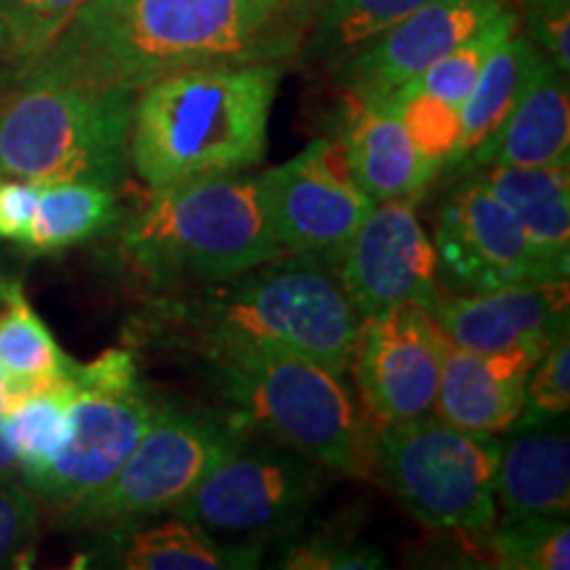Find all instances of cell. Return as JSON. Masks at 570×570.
I'll return each instance as SVG.
<instances>
[{"label":"cell","mask_w":570,"mask_h":570,"mask_svg":"<svg viewBox=\"0 0 570 570\" xmlns=\"http://www.w3.org/2000/svg\"><path fill=\"white\" fill-rule=\"evenodd\" d=\"M304 38L269 0H85L21 77L138 92L212 63L288 61Z\"/></svg>","instance_id":"cell-1"},{"label":"cell","mask_w":570,"mask_h":570,"mask_svg":"<svg viewBox=\"0 0 570 570\" xmlns=\"http://www.w3.org/2000/svg\"><path fill=\"white\" fill-rule=\"evenodd\" d=\"M360 320L336 265L281 254L230 281L161 294L142 312L140 333L198 360L291 352L344 377Z\"/></svg>","instance_id":"cell-2"},{"label":"cell","mask_w":570,"mask_h":570,"mask_svg":"<svg viewBox=\"0 0 570 570\" xmlns=\"http://www.w3.org/2000/svg\"><path fill=\"white\" fill-rule=\"evenodd\" d=\"M285 61L212 63L135 92L130 169L148 194L240 175L265 159Z\"/></svg>","instance_id":"cell-3"},{"label":"cell","mask_w":570,"mask_h":570,"mask_svg":"<svg viewBox=\"0 0 570 570\" xmlns=\"http://www.w3.org/2000/svg\"><path fill=\"white\" fill-rule=\"evenodd\" d=\"M122 252L161 294L230 281L285 254L256 177L223 175L154 190L122 230Z\"/></svg>","instance_id":"cell-4"},{"label":"cell","mask_w":570,"mask_h":570,"mask_svg":"<svg viewBox=\"0 0 570 570\" xmlns=\"http://www.w3.org/2000/svg\"><path fill=\"white\" fill-rule=\"evenodd\" d=\"M206 377L233 425L294 449L338 475L370 479L373 425L344 377L291 352L206 356Z\"/></svg>","instance_id":"cell-5"},{"label":"cell","mask_w":570,"mask_h":570,"mask_svg":"<svg viewBox=\"0 0 570 570\" xmlns=\"http://www.w3.org/2000/svg\"><path fill=\"white\" fill-rule=\"evenodd\" d=\"M135 92L27 75L0 104V175L122 188Z\"/></svg>","instance_id":"cell-6"},{"label":"cell","mask_w":570,"mask_h":570,"mask_svg":"<svg viewBox=\"0 0 570 570\" xmlns=\"http://www.w3.org/2000/svg\"><path fill=\"white\" fill-rule=\"evenodd\" d=\"M502 441L428 415L375 425L370 479L428 531L487 544L497 525V465Z\"/></svg>","instance_id":"cell-7"},{"label":"cell","mask_w":570,"mask_h":570,"mask_svg":"<svg viewBox=\"0 0 570 570\" xmlns=\"http://www.w3.org/2000/svg\"><path fill=\"white\" fill-rule=\"evenodd\" d=\"M327 475L294 449L240 428L230 452L173 510L230 544H256L302 529L327 489Z\"/></svg>","instance_id":"cell-8"},{"label":"cell","mask_w":570,"mask_h":570,"mask_svg":"<svg viewBox=\"0 0 570 570\" xmlns=\"http://www.w3.org/2000/svg\"><path fill=\"white\" fill-rule=\"evenodd\" d=\"M240 428L196 404L156 396L154 417L114 479L67 512L75 529H109L151 515H167L204 475L230 452Z\"/></svg>","instance_id":"cell-9"},{"label":"cell","mask_w":570,"mask_h":570,"mask_svg":"<svg viewBox=\"0 0 570 570\" xmlns=\"http://www.w3.org/2000/svg\"><path fill=\"white\" fill-rule=\"evenodd\" d=\"M269 227L285 254L336 265L375 202L346 173L338 140H312L302 154L256 177Z\"/></svg>","instance_id":"cell-10"},{"label":"cell","mask_w":570,"mask_h":570,"mask_svg":"<svg viewBox=\"0 0 570 570\" xmlns=\"http://www.w3.org/2000/svg\"><path fill=\"white\" fill-rule=\"evenodd\" d=\"M441 338L436 320L420 304H396L360 320L348 370L370 425L431 415L439 394Z\"/></svg>","instance_id":"cell-11"},{"label":"cell","mask_w":570,"mask_h":570,"mask_svg":"<svg viewBox=\"0 0 570 570\" xmlns=\"http://www.w3.org/2000/svg\"><path fill=\"white\" fill-rule=\"evenodd\" d=\"M433 252L441 288L452 294L562 281L541 259L515 214L475 177L441 204Z\"/></svg>","instance_id":"cell-12"},{"label":"cell","mask_w":570,"mask_h":570,"mask_svg":"<svg viewBox=\"0 0 570 570\" xmlns=\"http://www.w3.org/2000/svg\"><path fill=\"white\" fill-rule=\"evenodd\" d=\"M75 386V383H71ZM156 394L142 383L130 389H75L69 404V436L51 465L21 479L56 515L85 502L114 479L138 446L154 417Z\"/></svg>","instance_id":"cell-13"},{"label":"cell","mask_w":570,"mask_h":570,"mask_svg":"<svg viewBox=\"0 0 570 570\" xmlns=\"http://www.w3.org/2000/svg\"><path fill=\"white\" fill-rule=\"evenodd\" d=\"M336 273L360 317L396 304L431 309L441 291L439 265L415 202H377L341 252Z\"/></svg>","instance_id":"cell-14"},{"label":"cell","mask_w":570,"mask_h":570,"mask_svg":"<svg viewBox=\"0 0 570 570\" xmlns=\"http://www.w3.org/2000/svg\"><path fill=\"white\" fill-rule=\"evenodd\" d=\"M518 0H428L341 63L346 96L386 98L452 53Z\"/></svg>","instance_id":"cell-15"},{"label":"cell","mask_w":570,"mask_h":570,"mask_svg":"<svg viewBox=\"0 0 570 570\" xmlns=\"http://www.w3.org/2000/svg\"><path fill=\"white\" fill-rule=\"evenodd\" d=\"M568 281L523 283L487 294H452L441 288L431 312L441 333L470 352H544L568 327Z\"/></svg>","instance_id":"cell-16"},{"label":"cell","mask_w":570,"mask_h":570,"mask_svg":"<svg viewBox=\"0 0 570 570\" xmlns=\"http://www.w3.org/2000/svg\"><path fill=\"white\" fill-rule=\"evenodd\" d=\"M541 354L539 348L470 352L444 336L433 415L470 433L510 431L523 412L525 383Z\"/></svg>","instance_id":"cell-17"},{"label":"cell","mask_w":570,"mask_h":570,"mask_svg":"<svg viewBox=\"0 0 570 570\" xmlns=\"http://www.w3.org/2000/svg\"><path fill=\"white\" fill-rule=\"evenodd\" d=\"M544 164H570V92L568 75L541 53L529 85L504 122L452 175H473L487 167Z\"/></svg>","instance_id":"cell-18"},{"label":"cell","mask_w":570,"mask_h":570,"mask_svg":"<svg viewBox=\"0 0 570 570\" xmlns=\"http://www.w3.org/2000/svg\"><path fill=\"white\" fill-rule=\"evenodd\" d=\"M104 529L92 566L122 570H252L265 547L230 544L194 520L167 512Z\"/></svg>","instance_id":"cell-19"},{"label":"cell","mask_w":570,"mask_h":570,"mask_svg":"<svg viewBox=\"0 0 570 570\" xmlns=\"http://www.w3.org/2000/svg\"><path fill=\"white\" fill-rule=\"evenodd\" d=\"M346 173L373 202H415L431 185L389 98H346L341 132Z\"/></svg>","instance_id":"cell-20"},{"label":"cell","mask_w":570,"mask_h":570,"mask_svg":"<svg viewBox=\"0 0 570 570\" xmlns=\"http://www.w3.org/2000/svg\"><path fill=\"white\" fill-rule=\"evenodd\" d=\"M497 523L570 510V439L566 428L529 425L502 444L497 465Z\"/></svg>","instance_id":"cell-21"},{"label":"cell","mask_w":570,"mask_h":570,"mask_svg":"<svg viewBox=\"0 0 570 570\" xmlns=\"http://www.w3.org/2000/svg\"><path fill=\"white\" fill-rule=\"evenodd\" d=\"M475 180L494 194L523 227L541 259L562 281L570 273V164L487 167Z\"/></svg>","instance_id":"cell-22"},{"label":"cell","mask_w":570,"mask_h":570,"mask_svg":"<svg viewBox=\"0 0 570 570\" xmlns=\"http://www.w3.org/2000/svg\"><path fill=\"white\" fill-rule=\"evenodd\" d=\"M541 59V51L523 32H512L494 53L489 56L479 82L470 90L465 104L460 106V140L452 161L444 173L452 175L475 148L489 140V135L504 122V117L518 104L520 92L529 85L533 67Z\"/></svg>","instance_id":"cell-23"},{"label":"cell","mask_w":570,"mask_h":570,"mask_svg":"<svg viewBox=\"0 0 570 570\" xmlns=\"http://www.w3.org/2000/svg\"><path fill=\"white\" fill-rule=\"evenodd\" d=\"M0 367L9 375L13 399L69 381L77 367V362L61 352L53 333L27 302L19 281H3Z\"/></svg>","instance_id":"cell-24"},{"label":"cell","mask_w":570,"mask_h":570,"mask_svg":"<svg viewBox=\"0 0 570 570\" xmlns=\"http://www.w3.org/2000/svg\"><path fill=\"white\" fill-rule=\"evenodd\" d=\"M119 219L117 190L92 183L40 185L38 209L21 248L59 254L104 235Z\"/></svg>","instance_id":"cell-25"},{"label":"cell","mask_w":570,"mask_h":570,"mask_svg":"<svg viewBox=\"0 0 570 570\" xmlns=\"http://www.w3.org/2000/svg\"><path fill=\"white\" fill-rule=\"evenodd\" d=\"M71 396L75 386L69 377L13 399L11 407L0 417L6 436L17 452L21 479H32L59 458L69 436Z\"/></svg>","instance_id":"cell-26"},{"label":"cell","mask_w":570,"mask_h":570,"mask_svg":"<svg viewBox=\"0 0 570 570\" xmlns=\"http://www.w3.org/2000/svg\"><path fill=\"white\" fill-rule=\"evenodd\" d=\"M423 3L428 0H325L302 51L309 59L341 67L348 56Z\"/></svg>","instance_id":"cell-27"},{"label":"cell","mask_w":570,"mask_h":570,"mask_svg":"<svg viewBox=\"0 0 570 570\" xmlns=\"http://www.w3.org/2000/svg\"><path fill=\"white\" fill-rule=\"evenodd\" d=\"M523 19H520V6H510L499 17L489 21L487 27H481L473 38H468L462 46L454 48L452 53H446L444 59H439L431 69H425L423 75H417L415 80L404 82L410 88L431 92V96L441 98V101L460 106L465 104L470 90L479 82L483 67H487L489 56L510 38L512 32L520 30Z\"/></svg>","instance_id":"cell-28"},{"label":"cell","mask_w":570,"mask_h":570,"mask_svg":"<svg viewBox=\"0 0 570 570\" xmlns=\"http://www.w3.org/2000/svg\"><path fill=\"white\" fill-rule=\"evenodd\" d=\"M483 552L502 570H568L570 529L562 515H533L497 523Z\"/></svg>","instance_id":"cell-29"},{"label":"cell","mask_w":570,"mask_h":570,"mask_svg":"<svg viewBox=\"0 0 570 570\" xmlns=\"http://www.w3.org/2000/svg\"><path fill=\"white\" fill-rule=\"evenodd\" d=\"M85 0H3L0 30H3L6 67L17 80L59 40Z\"/></svg>","instance_id":"cell-30"},{"label":"cell","mask_w":570,"mask_h":570,"mask_svg":"<svg viewBox=\"0 0 570 570\" xmlns=\"http://www.w3.org/2000/svg\"><path fill=\"white\" fill-rule=\"evenodd\" d=\"M386 98L394 104L420 164L431 175V180H436L458 151L460 109L410 85H402Z\"/></svg>","instance_id":"cell-31"},{"label":"cell","mask_w":570,"mask_h":570,"mask_svg":"<svg viewBox=\"0 0 570 570\" xmlns=\"http://www.w3.org/2000/svg\"><path fill=\"white\" fill-rule=\"evenodd\" d=\"M570 410V331L562 327L533 365L518 428L552 425Z\"/></svg>","instance_id":"cell-32"},{"label":"cell","mask_w":570,"mask_h":570,"mask_svg":"<svg viewBox=\"0 0 570 570\" xmlns=\"http://www.w3.org/2000/svg\"><path fill=\"white\" fill-rule=\"evenodd\" d=\"M281 566L288 570H377L386 566V558L348 529V523H331L291 544Z\"/></svg>","instance_id":"cell-33"},{"label":"cell","mask_w":570,"mask_h":570,"mask_svg":"<svg viewBox=\"0 0 570 570\" xmlns=\"http://www.w3.org/2000/svg\"><path fill=\"white\" fill-rule=\"evenodd\" d=\"M38 539V497L24 481H0V568H30Z\"/></svg>","instance_id":"cell-34"},{"label":"cell","mask_w":570,"mask_h":570,"mask_svg":"<svg viewBox=\"0 0 570 570\" xmlns=\"http://www.w3.org/2000/svg\"><path fill=\"white\" fill-rule=\"evenodd\" d=\"M529 38L541 53L570 75V0H520Z\"/></svg>","instance_id":"cell-35"},{"label":"cell","mask_w":570,"mask_h":570,"mask_svg":"<svg viewBox=\"0 0 570 570\" xmlns=\"http://www.w3.org/2000/svg\"><path fill=\"white\" fill-rule=\"evenodd\" d=\"M40 185L24 177L0 175V238L21 246L30 235Z\"/></svg>","instance_id":"cell-36"},{"label":"cell","mask_w":570,"mask_h":570,"mask_svg":"<svg viewBox=\"0 0 570 570\" xmlns=\"http://www.w3.org/2000/svg\"><path fill=\"white\" fill-rule=\"evenodd\" d=\"M269 3H273L277 11H283L296 27H302L304 32H309V27L315 24L317 13L325 6V0H269Z\"/></svg>","instance_id":"cell-37"},{"label":"cell","mask_w":570,"mask_h":570,"mask_svg":"<svg viewBox=\"0 0 570 570\" xmlns=\"http://www.w3.org/2000/svg\"><path fill=\"white\" fill-rule=\"evenodd\" d=\"M17 473H19L17 452H13L11 441L3 431V423H0V481L17 479Z\"/></svg>","instance_id":"cell-38"},{"label":"cell","mask_w":570,"mask_h":570,"mask_svg":"<svg viewBox=\"0 0 570 570\" xmlns=\"http://www.w3.org/2000/svg\"><path fill=\"white\" fill-rule=\"evenodd\" d=\"M11 402H13L11 381H9V375H6V370L0 367V417L6 415V410L11 407Z\"/></svg>","instance_id":"cell-39"},{"label":"cell","mask_w":570,"mask_h":570,"mask_svg":"<svg viewBox=\"0 0 570 570\" xmlns=\"http://www.w3.org/2000/svg\"><path fill=\"white\" fill-rule=\"evenodd\" d=\"M0 67H6V56H3V30H0Z\"/></svg>","instance_id":"cell-40"},{"label":"cell","mask_w":570,"mask_h":570,"mask_svg":"<svg viewBox=\"0 0 570 570\" xmlns=\"http://www.w3.org/2000/svg\"><path fill=\"white\" fill-rule=\"evenodd\" d=\"M0 304H3V281H0Z\"/></svg>","instance_id":"cell-41"},{"label":"cell","mask_w":570,"mask_h":570,"mask_svg":"<svg viewBox=\"0 0 570 570\" xmlns=\"http://www.w3.org/2000/svg\"><path fill=\"white\" fill-rule=\"evenodd\" d=\"M0 3H3V0H0Z\"/></svg>","instance_id":"cell-42"}]
</instances>
